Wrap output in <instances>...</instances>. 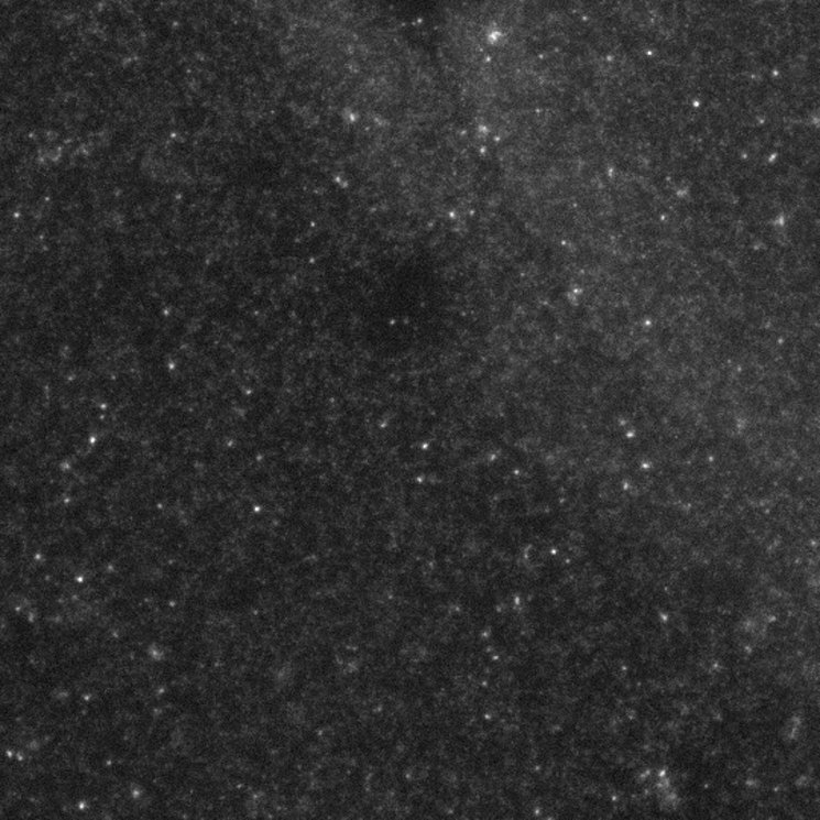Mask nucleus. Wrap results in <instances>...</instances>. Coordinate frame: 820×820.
Listing matches in <instances>:
<instances>
[]
</instances>
